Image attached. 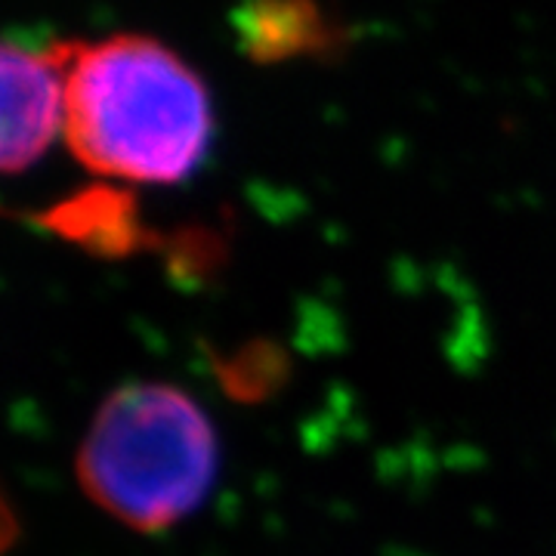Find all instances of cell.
Here are the masks:
<instances>
[{"label": "cell", "mask_w": 556, "mask_h": 556, "mask_svg": "<svg viewBox=\"0 0 556 556\" xmlns=\"http://www.w3.org/2000/svg\"><path fill=\"white\" fill-rule=\"evenodd\" d=\"M62 137L56 47L0 38V177L35 167Z\"/></svg>", "instance_id": "cell-3"}, {"label": "cell", "mask_w": 556, "mask_h": 556, "mask_svg": "<svg viewBox=\"0 0 556 556\" xmlns=\"http://www.w3.org/2000/svg\"><path fill=\"white\" fill-rule=\"evenodd\" d=\"M53 47L62 139L84 170L137 186H174L199 170L214 137V102L170 43L115 31Z\"/></svg>", "instance_id": "cell-1"}, {"label": "cell", "mask_w": 556, "mask_h": 556, "mask_svg": "<svg viewBox=\"0 0 556 556\" xmlns=\"http://www.w3.org/2000/svg\"><path fill=\"white\" fill-rule=\"evenodd\" d=\"M260 60H288L328 40V22L309 0H263L241 25Z\"/></svg>", "instance_id": "cell-4"}, {"label": "cell", "mask_w": 556, "mask_h": 556, "mask_svg": "<svg viewBox=\"0 0 556 556\" xmlns=\"http://www.w3.org/2000/svg\"><path fill=\"white\" fill-rule=\"evenodd\" d=\"M217 433L174 383L134 380L109 393L80 439L75 473L102 514L137 532L192 517L217 477Z\"/></svg>", "instance_id": "cell-2"}, {"label": "cell", "mask_w": 556, "mask_h": 556, "mask_svg": "<svg viewBox=\"0 0 556 556\" xmlns=\"http://www.w3.org/2000/svg\"><path fill=\"white\" fill-rule=\"evenodd\" d=\"M3 541H10V510L3 507V501H0V544Z\"/></svg>", "instance_id": "cell-5"}]
</instances>
